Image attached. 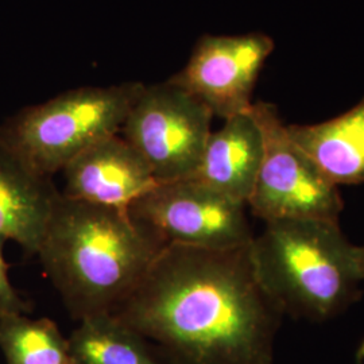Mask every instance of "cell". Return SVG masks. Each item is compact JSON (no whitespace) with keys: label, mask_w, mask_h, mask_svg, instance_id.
Wrapping results in <instances>:
<instances>
[{"label":"cell","mask_w":364,"mask_h":364,"mask_svg":"<svg viewBox=\"0 0 364 364\" xmlns=\"http://www.w3.org/2000/svg\"><path fill=\"white\" fill-rule=\"evenodd\" d=\"M291 142L335 186L364 182V97L347 112L316 124H287Z\"/></svg>","instance_id":"7c38bea8"},{"label":"cell","mask_w":364,"mask_h":364,"mask_svg":"<svg viewBox=\"0 0 364 364\" xmlns=\"http://www.w3.org/2000/svg\"><path fill=\"white\" fill-rule=\"evenodd\" d=\"M250 255L260 285L294 318L326 321L360 299L364 246L351 243L338 223H264Z\"/></svg>","instance_id":"3957f363"},{"label":"cell","mask_w":364,"mask_h":364,"mask_svg":"<svg viewBox=\"0 0 364 364\" xmlns=\"http://www.w3.org/2000/svg\"><path fill=\"white\" fill-rule=\"evenodd\" d=\"M6 242L7 239L0 236V316L27 314L33 311V305L21 297L9 278V264L3 255Z\"/></svg>","instance_id":"9a60e30c"},{"label":"cell","mask_w":364,"mask_h":364,"mask_svg":"<svg viewBox=\"0 0 364 364\" xmlns=\"http://www.w3.org/2000/svg\"><path fill=\"white\" fill-rule=\"evenodd\" d=\"M117 317L170 364H273L285 316L255 273L250 246H165Z\"/></svg>","instance_id":"6da1fadb"},{"label":"cell","mask_w":364,"mask_h":364,"mask_svg":"<svg viewBox=\"0 0 364 364\" xmlns=\"http://www.w3.org/2000/svg\"><path fill=\"white\" fill-rule=\"evenodd\" d=\"M68 341L72 364H166L151 344L115 313L80 320Z\"/></svg>","instance_id":"4fadbf2b"},{"label":"cell","mask_w":364,"mask_h":364,"mask_svg":"<svg viewBox=\"0 0 364 364\" xmlns=\"http://www.w3.org/2000/svg\"><path fill=\"white\" fill-rule=\"evenodd\" d=\"M61 193L0 141V236L37 255Z\"/></svg>","instance_id":"8fae6325"},{"label":"cell","mask_w":364,"mask_h":364,"mask_svg":"<svg viewBox=\"0 0 364 364\" xmlns=\"http://www.w3.org/2000/svg\"><path fill=\"white\" fill-rule=\"evenodd\" d=\"M263 159V135L251 109L212 131L200 165L191 177L247 205Z\"/></svg>","instance_id":"30bf717a"},{"label":"cell","mask_w":364,"mask_h":364,"mask_svg":"<svg viewBox=\"0 0 364 364\" xmlns=\"http://www.w3.org/2000/svg\"><path fill=\"white\" fill-rule=\"evenodd\" d=\"M247 205L192 178L158 182L129 208L131 219L161 246L234 250L255 235Z\"/></svg>","instance_id":"8992f818"},{"label":"cell","mask_w":364,"mask_h":364,"mask_svg":"<svg viewBox=\"0 0 364 364\" xmlns=\"http://www.w3.org/2000/svg\"><path fill=\"white\" fill-rule=\"evenodd\" d=\"M144 88L130 81L60 93L10 117L0 127V141L27 166L52 178L92 144L119 134Z\"/></svg>","instance_id":"277c9868"},{"label":"cell","mask_w":364,"mask_h":364,"mask_svg":"<svg viewBox=\"0 0 364 364\" xmlns=\"http://www.w3.org/2000/svg\"><path fill=\"white\" fill-rule=\"evenodd\" d=\"M126 210L58 197L37 252L75 320L114 313L161 252Z\"/></svg>","instance_id":"7a4b0ae2"},{"label":"cell","mask_w":364,"mask_h":364,"mask_svg":"<svg viewBox=\"0 0 364 364\" xmlns=\"http://www.w3.org/2000/svg\"><path fill=\"white\" fill-rule=\"evenodd\" d=\"M251 114L263 135V159L247 208L263 223L321 220L338 223L344 201L287 132L278 108L255 102Z\"/></svg>","instance_id":"5b68a950"},{"label":"cell","mask_w":364,"mask_h":364,"mask_svg":"<svg viewBox=\"0 0 364 364\" xmlns=\"http://www.w3.org/2000/svg\"><path fill=\"white\" fill-rule=\"evenodd\" d=\"M273 50V38L263 33L207 34L169 81L207 105L213 117L227 120L251 109L260 70Z\"/></svg>","instance_id":"ba28073f"},{"label":"cell","mask_w":364,"mask_h":364,"mask_svg":"<svg viewBox=\"0 0 364 364\" xmlns=\"http://www.w3.org/2000/svg\"><path fill=\"white\" fill-rule=\"evenodd\" d=\"M213 117L207 105L168 80L144 85L119 134L144 156L156 182L180 181L198 168Z\"/></svg>","instance_id":"52a82bcc"},{"label":"cell","mask_w":364,"mask_h":364,"mask_svg":"<svg viewBox=\"0 0 364 364\" xmlns=\"http://www.w3.org/2000/svg\"><path fill=\"white\" fill-rule=\"evenodd\" d=\"M63 173V196L126 212L158 183L144 156L120 134L92 144Z\"/></svg>","instance_id":"9c48e42d"},{"label":"cell","mask_w":364,"mask_h":364,"mask_svg":"<svg viewBox=\"0 0 364 364\" xmlns=\"http://www.w3.org/2000/svg\"><path fill=\"white\" fill-rule=\"evenodd\" d=\"M0 350L7 364H72L68 338L48 317L0 316Z\"/></svg>","instance_id":"5bb4252c"}]
</instances>
